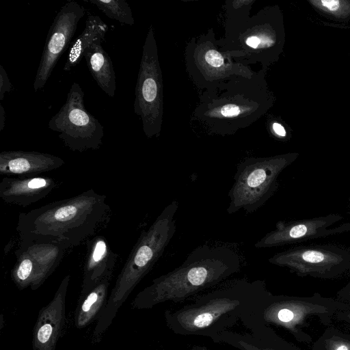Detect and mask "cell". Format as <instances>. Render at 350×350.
<instances>
[{
  "label": "cell",
  "instance_id": "cell-28",
  "mask_svg": "<svg viewBox=\"0 0 350 350\" xmlns=\"http://www.w3.org/2000/svg\"><path fill=\"white\" fill-rule=\"evenodd\" d=\"M342 295H345L347 296H350V282L347 284L346 287H345L342 291Z\"/></svg>",
  "mask_w": 350,
  "mask_h": 350
},
{
  "label": "cell",
  "instance_id": "cell-13",
  "mask_svg": "<svg viewBox=\"0 0 350 350\" xmlns=\"http://www.w3.org/2000/svg\"><path fill=\"white\" fill-rule=\"evenodd\" d=\"M118 254L114 253L105 237L96 235L87 241V254L83 265L80 295L107 277L112 276Z\"/></svg>",
  "mask_w": 350,
  "mask_h": 350
},
{
  "label": "cell",
  "instance_id": "cell-4",
  "mask_svg": "<svg viewBox=\"0 0 350 350\" xmlns=\"http://www.w3.org/2000/svg\"><path fill=\"white\" fill-rule=\"evenodd\" d=\"M178 209V202L173 200L165 206L150 227L141 232L98 317L93 331L94 341L100 340L119 308L163 255L176 230L175 216Z\"/></svg>",
  "mask_w": 350,
  "mask_h": 350
},
{
  "label": "cell",
  "instance_id": "cell-31",
  "mask_svg": "<svg viewBox=\"0 0 350 350\" xmlns=\"http://www.w3.org/2000/svg\"><path fill=\"white\" fill-rule=\"evenodd\" d=\"M350 201V200H349Z\"/></svg>",
  "mask_w": 350,
  "mask_h": 350
},
{
  "label": "cell",
  "instance_id": "cell-27",
  "mask_svg": "<svg viewBox=\"0 0 350 350\" xmlns=\"http://www.w3.org/2000/svg\"><path fill=\"white\" fill-rule=\"evenodd\" d=\"M5 111L2 105H0V131H1L5 126Z\"/></svg>",
  "mask_w": 350,
  "mask_h": 350
},
{
  "label": "cell",
  "instance_id": "cell-19",
  "mask_svg": "<svg viewBox=\"0 0 350 350\" xmlns=\"http://www.w3.org/2000/svg\"><path fill=\"white\" fill-rule=\"evenodd\" d=\"M98 8L106 16L120 23L134 24L131 10L124 0H84Z\"/></svg>",
  "mask_w": 350,
  "mask_h": 350
},
{
  "label": "cell",
  "instance_id": "cell-6",
  "mask_svg": "<svg viewBox=\"0 0 350 350\" xmlns=\"http://www.w3.org/2000/svg\"><path fill=\"white\" fill-rule=\"evenodd\" d=\"M48 127L74 152L98 150L105 135L104 126L85 109L84 92L77 82L71 85L65 103L51 118Z\"/></svg>",
  "mask_w": 350,
  "mask_h": 350
},
{
  "label": "cell",
  "instance_id": "cell-8",
  "mask_svg": "<svg viewBox=\"0 0 350 350\" xmlns=\"http://www.w3.org/2000/svg\"><path fill=\"white\" fill-rule=\"evenodd\" d=\"M84 8L75 1L65 3L59 10L49 31L36 72L33 88L35 92L43 88L63 53L69 49Z\"/></svg>",
  "mask_w": 350,
  "mask_h": 350
},
{
  "label": "cell",
  "instance_id": "cell-17",
  "mask_svg": "<svg viewBox=\"0 0 350 350\" xmlns=\"http://www.w3.org/2000/svg\"><path fill=\"white\" fill-rule=\"evenodd\" d=\"M108 29V25L98 16L89 15L83 31L70 45L64 71L68 72L78 65L85 49L94 41L103 40Z\"/></svg>",
  "mask_w": 350,
  "mask_h": 350
},
{
  "label": "cell",
  "instance_id": "cell-1",
  "mask_svg": "<svg viewBox=\"0 0 350 350\" xmlns=\"http://www.w3.org/2000/svg\"><path fill=\"white\" fill-rule=\"evenodd\" d=\"M107 197L90 189L18 215V245L64 244L70 248L92 238L109 222Z\"/></svg>",
  "mask_w": 350,
  "mask_h": 350
},
{
  "label": "cell",
  "instance_id": "cell-7",
  "mask_svg": "<svg viewBox=\"0 0 350 350\" xmlns=\"http://www.w3.org/2000/svg\"><path fill=\"white\" fill-rule=\"evenodd\" d=\"M268 261L301 276L334 278L350 271V247L329 243L297 245L274 254Z\"/></svg>",
  "mask_w": 350,
  "mask_h": 350
},
{
  "label": "cell",
  "instance_id": "cell-12",
  "mask_svg": "<svg viewBox=\"0 0 350 350\" xmlns=\"http://www.w3.org/2000/svg\"><path fill=\"white\" fill-rule=\"evenodd\" d=\"M58 185L48 176H5L0 183V198L8 204L26 207L47 196Z\"/></svg>",
  "mask_w": 350,
  "mask_h": 350
},
{
  "label": "cell",
  "instance_id": "cell-3",
  "mask_svg": "<svg viewBox=\"0 0 350 350\" xmlns=\"http://www.w3.org/2000/svg\"><path fill=\"white\" fill-rule=\"evenodd\" d=\"M267 291L264 280H235L194 297L189 304L166 310L165 323L176 334L213 340L241 321Z\"/></svg>",
  "mask_w": 350,
  "mask_h": 350
},
{
  "label": "cell",
  "instance_id": "cell-14",
  "mask_svg": "<svg viewBox=\"0 0 350 350\" xmlns=\"http://www.w3.org/2000/svg\"><path fill=\"white\" fill-rule=\"evenodd\" d=\"M70 247L58 243H31L18 245L16 252H25L32 260L34 275L30 286L38 289L59 265L66 251Z\"/></svg>",
  "mask_w": 350,
  "mask_h": 350
},
{
  "label": "cell",
  "instance_id": "cell-15",
  "mask_svg": "<svg viewBox=\"0 0 350 350\" xmlns=\"http://www.w3.org/2000/svg\"><path fill=\"white\" fill-rule=\"evenodd\" d=\"M103 40H97L84 51L88 68L100 89L109 96L116 94V74L109 54L101 45Z\"/></svg>",
  "mask_w": 350,
  "mask_h": 350
},
{
  "label": "cell",
  "instance_id": "cell-2",
  "mask_svg": "<svg viewBox=\"0 0 350 350\" xmlns=\"http://www.w3.org/2000/svg\"><path fill=\"white\" fill-rule=\"evenodd\" d=\"M241 267L240 255L230 247L204 243L178 267L152 280L136 295L132 307L149 309L167 301H183L225 281Z\"/></svg>",
  "mask_w": 350,
  "mask_h": 350
},
{
  "label": "cell",
  "instance_id": "cell-26",
  "mask_svg": "<svg viewBox=\"0 0 350 350\" xmlns=\"http://www.w3.org/2000/svg\"><path fill=\"white\" fill-rule=\"evenodd\" d=\"M273 129L274 132L279 136L284 137L286 135V131L284 128L278 123H273Z\"/></svg>",
  "mask_w": 350,
  "mask_h": 350
},
{
  "label": "cell",
  "instance_id": "cell-22",
  "mask_svg": "<svg viewBox=\"0 0 350 350\" xmlns=\"http://www.w3.org/2000/svg\"><path fill=\"white\" fill-rule=\"evenodd\" d=\"M206 62L213 67H220L224 64L221 55L213 49L208 50L205 54Z\"/></svg>",
  "mask_w": 350,
  "mask_h": 350
},
{
  "label": "cell",
  "instance_id": "cell-24",
  "mask_svg": "<svg viewBox=\"0 0 350 350\" xmlns=\"http://www.w3.org/2000/svg\"><path fill=\"white\" fill-rule=\"evenodd\" d=\"M239 112V107L233 104L226 105L221 109V113L225 117L235 116L238 115Z\"/></svg>",
  "mask_w": 350,
  "mask_h": 350
},
{
  "label": "cell",
  "instance_id": "cell-10",
  "mask_svg": "<svg viewBox=\"0 0 350 350\" xmlns=\"http://www.w3.org/2000/svg\"><path fill=\"white\" fill-rule=\"evenodd\" d=\"M70 275L62 280L51 301L39 311L32 337L33 350H55L66 322V298Z\"/></svg>",
  "mask_w": 350,
  "mask_h": 350
},
{
  "label": "cell",
  "instance_id": "cell-11",
  "mask_svg": "<svg viewBox=\"0 0 350 350\" xmlns=\"http://www.w3.org/2000/svg\"><path fill=\"white\" fill-rule=\"evenodd\" d=\"M59 157L36 151L8 150L0 153V174L5 176L33 177L61 167Z\"/></svg>",
  "mask_w": 350,
  "mask_h": 350
},
{
  "label": "cell",
  "instance_id": "cell-30",
  "mask_svg": "<svg viewBox=\"0 0 350 350\" xmlns=\"http://www.w3.org/2000/svg\"><path fill=\"white\" fill-rule=\"evenodd\" d=\"M335 350H349V347L347 345L341 344Z\"/></svg>",
  "mask_w": 350,
  "mask_h": 350
},
{
  "label": "cell",
  "instance_id": "cell-21",
  "mask_svg": "<svg viewBox=\"0 0 350 350\" xmlns=\"http://www.w3.org/2000/svg\"><path fill=\"white\" fill-rule=\"evenodd\" d=\"M13 86L7 72L2 65H0V100H2L6 93L11 92Z\"/></svg>",
  "mask_w": 350,
  "mask_h": 350
},
{
  "label": "cell",
  "instance_id": "cell-29",
  "mask_svg": "<svg viewBox=\"0 0 350 350\" xmlns=\"http://www.w3.org/2000/svg\"><path fill=\"white\" fill-rule=\"evenodd\" d=\"M191 350H213V349H209L206 347H204V346L195 345L191 349Z\"/></svg>",
  "mask_w": 350,
  "mask_h": 350
},
{
  "label": "cell",
  "instance_id": "cell-5",
  "mask_svg": "<svg viewBox=\"0 0 350 350\" xmlns=\"http://www.w3.org/2000/svg\"><path fill=\"white\" fill-rule=\"evenodd\" d=\"M295 159L294 154L252 159L240 163L228 192V214L240 210L252 213L261 208L278 189L280 174Z\"/></svg>",
  "mask_w": 350,
  "mask_h": 350
},
{
  "label": "cell",
  "instance_id": "cell-9",
  "mask_svg": "<svg viewBox=\"0 0 350 350\" xmlns=\"http://www.w3.org/2000/svg\"><path fill=\"white\" fill-rule=\"evenodd\" d=\"M343 218L340 214L332 213L312 218L279 221L273 230L256 242L254 247L258 249L280 247L350 232V222L332 228Z\"/></svg>",
  "mask_w": 350,
  "mask_h": 350
},
{
  "label": "cell",
  "instance_id": "cell-16",
  "mask_svg": "<svg viewBox=\"0 0 350 350\" xmlns=\"http://www.w3.org/2000/svg\"><path fill=\"white\" fill-rule=\"evenodd\" d=\"M111 276L103 279L93 288L80 295L75 311L74 321L77 328L90 325L105 308Z\"/></svg>",
  "mask_w": 350,
  "mask_h": 350
},
{
  "label": "cell",
  "instance_id": "cell-23",
  "mask_svg": "<svg viewBox=\"0 0 350 350\" xmlns=\"http://www.w3.org/2000/svg\"><path fill=\"white\" fill-rule=\"evenodd\" d=\"M316 3L323 8L325 10L329 11V12L335 13L338 12L341 8L342 1H320L319 2L316 1Z\"/></svg>",
  "mask_w": 350,
  "mask_h": 350
},
{
  "label": "cell",
  "instance_id": "cell-25",
  "mask_svg": "<svg viewBox=\"0 0 350 350\" xmlns=\"http://www.w3.org/2000/svg\"><path fill=\"white\" fill-rule=\"evenodd\" d=\"M260 42V40L255 36H250L246 40V44L249 46L256 49Z\"/></svg>",
  "mask_w": 350,
  "mask_h": 350
},
{
  "label": "cell",
  "instance_id": "cell-18",
  "mask_svg": "<svg viewBox=\"0 0 350 350\" xmlns=\"http://www.w3.org/2000/svg\"><path fill=\"white\" fill-rule=\"evenodd\" d=\"M135 95V112L137 115H141L144 120L147 107L151 106L157 96V81L150 72H148L147 64L144 57L136 85Z\"/></svg>",
  "mask_w": 350,
  "mask_h": 350
},
{
  "label": "cell",
  "instance_id": "cell-20",
  "mask_svg": "<svg viewBox=\"0 0 350 350\" xmlns=\"http://www.w3.org/2000/svg\"><path fill=\"white\" fill-rule=\"evenodd\" d=\"M16 262L11 271V278L21 290L30 287L34 275L31 258L25 252H15Z\"/></svg>",
  "mask_w": 350,
  "mask_h": 350
}]
</instances>
